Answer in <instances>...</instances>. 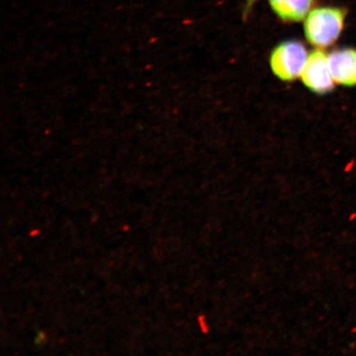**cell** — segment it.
I'll return each instance as SVG.
<instances>
[{
	"label": "cell",
	"instance_id": "6da1fadb",
	"mask_svg": "<svg viewBox=\"0 0 356 356\" xmlns=\"http://www.w3.org/2000/svg\"><path fill=\"white\" fill-rule=\"evenodd\" d=\"M345 8L323 6L312 10L305 19V33L308 42L314 47L332 46L339 38L344 29Z\"/></svg>",
	"mask_w": 356,
	"mask_h": 356
},
{
	"label": "cell",
	"instance_id": "7a4b0ae2",
	"mask_svg": "<svg viewBox=\"0 0 356 356\" xmlns=\"http://www.w3.org/2000/svg\"><path fill=\"white\" fill-rule=\"evenodd\" d=\"M309 55L305 44L291 40L278 44L271 53V70L283 81H293L301 76Z\"/></svg>",
	"mask_w": 356,
	"mask_h": 356
},
{
	"label": "cell",
	"instance_id": "277c9868",
	"mask_svg": "<svg viewBox=\"0 0 356 356\" xmlns=\"http://www.w3.org/2000/svg\"><path fill=\"white\" fill-rule=\"evenodd\" d=\"M334 82L341 86L353 87L356 86V50L344 48L336 50L328 56Z\"/></svg>",
	"mask_w": 356,
	"mask_h": 356
},
{
	"label": "cell",
	"instance_id": "5b68a950",
	"mask_svg": "<svg viewBox=\"0 0 356 356\" xmlns=\"http://www.w3.org/2000/svg\"><path fill=\"white\" fill-rule=\"evenodd\" d=\"M271 10L280 19L297 22L305 19L316 0H268Z\"/></svg>",
	"mask_w": 356,
	"mask_h": 356
},
{
	"label": "cell",
	"instance_id": "52a82bcc",
	"mask_svg": "<svg viewBox=\"0 0 356 356\" xmlns=\"http://www.w3.org/2000/svg\"><path fill=\"white\" fill-rule=\"evenodd\" d=\"M257 0H246V6H245V15H248L251 11V8Z\"/></svg>",
	"mask_w": 356,
	"mask_h": 356
},
{
	"label": "cell",
	"instance_id": "8992f818",
	"mask_svg": "<svg viewBox=\"0 0 356 356\" xmlns=\"http://www.w3.org/2000/svg\"><path fill=\"white\" fill-rule=\"evenodd\" d=\"M198 321L200 323V326L202 328V331L204 334H207L209 332V327L206 321V316L200 315Z\"/></svg>",
	"mask_w": 356,
	"mask_h": 356
},
{
	"label": "cell",
	"instance_id": "3957f363",
	"mask_svg": "<svg viewBox=\"0 0 356 356\" xmlns=\"http://www.w3.org/2000/svg\"><path fill=\"white\" fill-rule=\"evenodd\" d=\"M301 79L305 86L312 92L325 95L334 88V80L328 63V56L318 49L309 56Z\"/></svg>",
	"mask_w": 356,
	"mask_h": 356
}]
</instances>
